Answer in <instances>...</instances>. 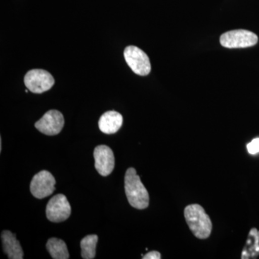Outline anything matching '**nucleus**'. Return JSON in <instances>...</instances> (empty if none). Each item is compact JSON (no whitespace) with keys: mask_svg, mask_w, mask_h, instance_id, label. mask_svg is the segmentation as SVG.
I'll list each match as a JSON object with an SVG mask.
<instances>
[{"mask_svg":"<svg viewBox=\"0 0 259 259\" xmlns=\"http://www.w3.org/2000/svg\"><path fill=\"white\" fill-rule=\"evenodd\" d=\"M125 190L130 204L134 208L144 209L149 205V194L134 168L125 173Z\"/></svg>","mask_w":259,"mask_h":259,"instance_id":"obj_1","label":"nucleus"},{"mask_svg":"<svg viewBox=\"0 0 259 259\" xmlns=\"http://www.w3.org/2000/svg\"><path fill=\"white\" fill-rule=\"evenodd\" d=\"M185 218L194 236L199 239L209 238L212 232V224L202 206L193 204L186 207Z\"/></svg>","mask_w":259,"mask_h":259,"instance_id":"obj_2","label":"nucleus"},{"mask_svg":"<svg viewBox=\"0 0 259 259\" xmlns=\"http://www.w3.org/2000/svg\"><path fill=\"white\" fill-rule=\"evenodd\" d=\"M258 36L254 32L247 30H231L223 33L220 42L228 49H243L251 47L258 42Z\"/></svg>","mask_w":259,"mask_h":259,"instance_id":"obj_3","label":"nucleus"},{"mask_svg":"<svg viewBox=\"0 0 259 259\" xmlns=\"http://www.w3.org/2000/svg\"><path fill=\"white\" fill-rule=\"evenodd\" d=\"M24 83L29 91L41 94L49 91L54 86L55 80L52 75L44 69L30 70L24 78Z\"/></svg>","mask_w":259,"mask_h":259,"instance_id":"obj_4","label":"nucleus"},{"mask_svg":"<svg viewBox=\"0 0 259 259\" xmlns=\"http://www.w3.org/2000/svg\"><path fill=\"white\" fill-rule=\"evenodd\" d=\"M124 57L129 67L135 74L146 76L151 72V66L149 58L139 48L130 46L124 51Z\"/></svg>","mask_w":259,"mask_h":259,"instance_id":"obj_5","label":"nucleus"},{"mask_svg":"<svg viewBox=\"0 0 259 259\" xmlns=\"http://www.w3.org/2000/svg\"><path fill=\"white\" fill-rule=\"evenodd\" d=\"M71 213V205L64 194L54 196L47 204V217L51 222H64L70 217Z\"/></svg>","mask_w":259,"mask_h":259,"instance_id":"obj_6","label":"nucleus"},{"mask_svg":"<svg viewBox=\"0 0 259 259\" xmlns=\"http://www.w3.org/2000/svg\"><path fill=\"white\" fill-rule=\"evenodd\" d=\"M56 180L50 172L41 171L33 177L30 183V192L37 199H44L54 193Z\"/></svg>","mask_w":259,"mask_h":259,"instance_id":"obj_7","label":"nucleus"},{"mask_svg":"<svg viewBox=\"0 0 259 259\" xmlns=\"http://www.w3.org/2000/svg\"><path fill=\"white\" fill-rule=\"evenodd\" d=\"M64 125V116L61 112L56 110L48 111L35 124V127L47 136H56L60 134Z\"/></svg>","mask_w":259,"mask_h":259,"instance_id":"obj_8","label":"nucleus"},{"mask_svg":"<svg viewBox=\"0 0 259 259\" xmlns=\"http://www.w3.org/2000/svg\"><path fill=\"white\" fill-rule=\"evenodd\" d=\"M95 168L102 177L110 175L115 167V156L111 148L105 145L98 146L94 151Z\"/></svg>","mask_w":259,"mask_h":259,"instance_id":"obj_9","label":"nucleus"},{"mask_svg":"<svg viewBox=\"0 0 259 259\" xmlns=\"http://www.w3.org/2000/svg\"><path fill=\"white\" fill-rule=\"evenodd\" d=\"M123 118L120 113L116 111L105 112L99 120V127L105 134H114L122 127Z\"/></svg>","mask_w":259,"mask_h":259,"instance_id":"obj_10","label":"nucleus"},{"mask_svg":"<svg viewBox=\"0 0 259 259\" xmlns=\"http://www.w3.org/2000/svg\"><path fill=\"white\" fill-rule=\"evenodd\" d=\"M2 241L5 253L10 259H23V251L20 242L16 239L15 235L9 231L2 233Z\"/></svg>","mask_w":259,"mask_h":259,"instance_id":"obj_11","label":"nucleus"},{"mask_svg":"<svg viewBox=\"0 0 259 259\" xmlns=\"http://www.w3.org/2000/svg\"><path fill=\"white\" fill-rule=\"evenodd\" d=\"M259 255V231L252 228L241 253L242 259L255 258Z\"/></svg>","mask_w":259,"mask_h":259,"instance_id":"obj_12","label":"nucleus"},{"mask_svg":"<svg viewBox=\"0 0 259 259\" xmlns=\"http://www.w3.org/2000/svg\"><path fill=\"white\" fill-rule=\"evenodd\" d=\"M47 248L53 258L68 259L69 258L67 246L62 240L56 238H50L47 242Z\"/></svg>","mask_w":259,"mask_h":259,"instance_id":"obj_13","label":"nucleus"},{"mask_svg":"<svg viewBox=\"0 0 259 259\" xmlns=\"http://www.w3.org/2000/svg\"><path fill=\"white\" fill-rule=\"evenodd\" d=\"M98 241L97 235H89L81 240V257L83 259H93L96 255V245Z\"/></svg>","mask_w":259,"mask_h":259,"instance_id":"obj_14","label":"nucleus"},{"mask_svg":"<svg viewBox=\"0 0 259 259\" xmlns=\"http://www.w3.org/2000/svg\"><path fill=\"white\" fill-rule=\"evenodd\" d=\"M247 150L250 154H256L259 153V138L253 139L251 142L247 145Z\"/></svg>","mask_w":259,"mask_h":259,"instance_id":"obj_15","label":"nucleus"},{"mask_svg":"<svg viewBox=\"0 0 259 259\" xmlns=\"http://www.w3.org/2000/svg\"><path fill=\"white\" fill-rule=\"evenodd\" d=\"M161 253L159 252L153 250V251L149 252L147 254L143 256L144 259H160L161 258Z\"/></svg>","mask_w":259,"mask_h":259,"instance_id":"obj_16","label":"nucleus"}]
</instances>
